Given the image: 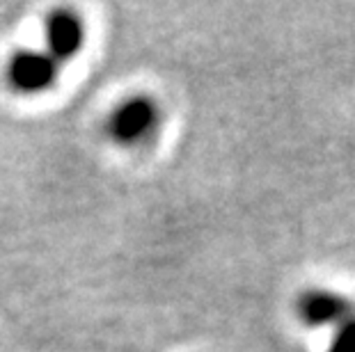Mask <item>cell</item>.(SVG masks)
Instances as JSON below:
<instances>
[{
	"label": "cell",
	"instance_id": "6da1fadb",
	"mask_svg": "<svg viewBox=\"0 0 355 352\" xmlns=\"http://www.w3.org/2000/svg\"><path fill=\"white\" fill-rule=\"evenodd\" d=\"M58 66L46 50H19L7 62L5 76L14 92L40 94L55 85Z\"/></svg>",
	"mask_w": 355,
	"mask_h": 352
},
{
	"label": "cell",
	"instance_id": "7a4b0ae2",
	"mask_svg": "<svg viewBox=\"0 0 355 352\" xmlns=\"http://www.w3.org/2000/svg\"><path fill=\"white\" fill-rule=\"evenodd\" d=\"M158 124V108L149 96H133L110 115L108 133L119 145H135L145 140Z\"/></svg>",
	"mask_w": 355,
	"mask_h": 352
},
{
	"label": "cell",
	"instance_id": "3957f363",
	"mask_svg": "<svg viewBox=\"0 0 355 352\" xmlns=\"http://www.w3.org/2000/svg\"><path fill=\"white\" fill-rule=\"evenodd\" d=\"M85 44V28L78 14L55 10L46 19V53L55 62H69Z\"/></svg>",
	"mask_w": 355,
	"mask_h": 352
},
{
	"label": "cell",
	"instance_id": "277c9868",
	"mask_svg": "<svg viewBox=\"0 0 355 352\" xmlns=\"http://www.w3.org/2000/svg\"><path fill=\"white\" fill-rule=\"evenodd\" d=\"M296 313L307 327H326L351 318V304L332 290H307L298 297Z\"/></svg>",
	"mask_w": 355,
	"mask_h": 352
},
{
	"label": "cell",
	"instance_id": "5b68a950",
	"mask_svg": "<svg viewBox=\"0 0 355 352\" xmlns=\"http://www.w3.org/2000/svg\"><path fill=\"white\" fill-rule=\"evenodd\" d=\"M328 352H355V318H346L344 323H339Z\"/></svg>",
	"mask_w": 355,
	"mask_h": 352
}]
</instances>
